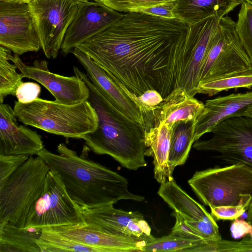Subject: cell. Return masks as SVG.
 Instances as JSON below:
<instances>
[{
  "mask_svg": "<svg viewBox=\"0 0 252 252\" xmlns=\"http://www.w3.org/2000/svg\"><path fill=\"white\" fill-rule=\"evenodd\" d=\"M188 28L178 19L128 12L76 47L141 106L137 97L147 90L164 98L176 88Z\"/></svg>",
  "mask_w": 252,
  "mask_h": 252,
  "instance_id": "cell-1",
  "label": "cell"
},
{
  "mask_svg": "<svg viewBox=\"0 0 252 252\" xmlns=\"http://www.w3.org/2000/svg\"><path fill=\"white\" fill-rule=\"evenodd\" d=\"M90 150L85 144L78 155L61 143L57 147L58 154L44 148L37 156L58 173L68 194L80 209L114 204L124 199L144 201V196L129 191L126 178L90 159Z\"/></svg>",
  "mask_w": 252,
  "mask_h": 252,
  "instance_id": "cell-2",
  "label": "cell"
},
{
  "mask_svg": "<svg viewBox=\"0 0 252 252\" xmlns=\"http://www.w3.org/2000/svg\"><path fill=\"white\" fill-rule=\"evenodd\" d=\"M75 75L86 83L89 90L88 101L95 109L98 125L93 132L82 136L91 150L107 155L123 167L132 170L146 166L145 129L139 124L118 115L100 94L87 75L73 66Z\"/></svg>",
  "mask_w": 252,
  "mask_h": 252,
  "instance_id": "cell-3",
  "label": "cell"
},
{
  "mask_svg": "<svg viewBox=\"0 0 252 252\" xmlns=\"http://www.w3.org/2000/svg\"><path fill=\"white\" fill-rule=\"evenodd\" d=\"M13 110L24 124L66 138L80 139L98 125L96 113L88 100L65 104L38 97L27 103L16 101Z\"/></svg>",
  "mask_w": 252,
  "mask_h": 252,
  "instance_id": "cell-4",
  "label": "cell"
},
{
  "mask_svg": "<svg viewBox=\"0 0 252 252\" xmlns=\"http://www.w3.org/2000/svg\"><path fill=\"white\" fill-rule=\"evenodd\" d=\"M50 170L41 157L31 156L0 187V223L25 227L28 215L43 192Z\"/></svg>",
  "mask_w": 252,
  "mask_h": 252,
  "instance_id": "cell-5",
  "label": "cell"
},
{
  "mask_svg": "<svg viewBox=\"0 0 252 252\" xmlns=\"http://www.w3.org/2000/svg\"><path fill=\"white\" fill-rule=\"evenodd\" d=\"M188 183L210 208L220 206L248 207L252 202V168L241 164L196 171Z\"/></svg>",
  "mask_w": 252,
  "mask_h": 252,
  "instance_id": "cell-6",
  "label": "cell"
},
{
  "mask_svg": "<svg viewBox=\"0 0 252 252\" xmlns=\"http://www.w3.org/2000/svg\"><path fill=\"white\" fill-rule=\"evenodd\" d=\"M251 71L252 64L237 34L235 22L230 17L225 16L220 19L210 43L199 81Z\"/></svg>",
  "mask_w": 252,
  "mask_h": 252,
  "instance_id": "cell-7",
  "label": "cell"
},
{
  "mask_svg": "<svg viewBox=\"0 0 252 252\" xmlns=\"http://www.w3.org/2000/svg\"><path fill=\"white\" fill-rule=\"evenodd\" d=\"M86 224L79 207L68 194L58 173L48 172L41 196L28 215L25 228Z\"/></svg>",
  "mask_w": 252,
  "mask_h": 252,
  "instance_id": "cell-8",
  "label": "cell"
},
{
  "mask_svg": "<svg viewBox=\"0 0 252 252\" xmlns=\"http://www.w3.org/2000/svg\"><path fill=\"white\" fill-rule=\"evenodd\" d=\"M211 132L210 139L196 141L193 147L217 153V158L228 164L252 168V118L243 116L228 118L215 126Z\"/></svg>",
  "mask_w": 252,
  "mask_h": 252,
  "instance_id": "cell-9",
  "label": "cell"
},
{
  "mask_svg": "<svg viewBox=\"0 0 252 252\" xmlns=\"http://www.w3.org/2000/svg\"><path fill=\"white\" fill-rule=\"evenodd\" d=\"M82 0L29 1L41 48L48 59L59 55L66 31Z\"/></svg>",
  "mask_w": 252,
  "mask_h": 252,
  "instance_id": "cell-10",
  "label": "cell"
},
{
  "mask_svg": "<svg viewBox=\"0 0 252 252\" xmlns=\"http://www.w3.org/2000/svg\"><path fill=\"white\" fill-rule=\"evenodd\" d=\"M0 45L19 55L41 48L29 1L0 0Z\"/></svg>",
  "mask_w": 252,
  "mask_h": 252,
  "instance_id": "cell-11",
  "label": "cell"
},
{
  "mask_svg": "<svg viewBox=\"0 0 252 252\" xmlns=\"http://www.w3.org/2000/svg\"><path fill=\"white\" fill-rule=\"evenodd\" d=\"M220 19L213 16L188 26L176 88H182L191 96L197 94L201 68Z\"/></svg>",
  "mask_w": 252,
  "mask_h": 252,
  "instance_id": "cell-12",
  "label": "cell"
},
{
  "mask_svg": "<svg viewBox=\"0 0 252 252\" xmlns=\"http://www.w3.org/2000/svg\"><path fill=\"white\" fill-rule=\"evenodd\" d=\"M84 67L88 77L113 110L123 118L146 128L144 109L87 54L77 48L71 52Z\"/></svg>",
  "mask_w": 252,
  "mask_h": 252,
  "instance_id": "cell-13",
  "label": "cell"
},
{
  "mask_svg": "<svg viewBox=\"0 0 252 252\" xmlns=\"http://www.w3.org/2000/svg\"><path fill=\"white\" fill-rule=\"evenodd\" d=\"M10 61L23 77L39 83L49 91L58 102L74 104L88 99L89 90L86 83L76 75L67 77L50 72L48 62L45 60H35L32 65H27L16 54L10 55Z\"/></svg>",
  "mask_w": 252,
  "mask_h": 252,
  "instance_id": "cell-14",
  "label": "cell"
},
{
  "mask_svg": "<svg viewBox=\"0 0 252 252\" xmlns=\"http://www.w3.org/2000/svg\"><path fill=\"white\" fill-rule=\"evenodd\" d=\"M80 210L86 224L103 232L133 237L147 243L155 238L143 215L138 211L116 209L113 204Z\"/></svg>",
  "mask_w": 252,
  "mask_h": 252,
  "instance_id": "cell-15",
  "label": "cell"
},
{
  "mask_svg": "<svg viewBox=\"0 0 252 252\" xmlns=\"http://www.w3.org/2000/svg\"><path fill=\"white\" fill-rule=\"evenodd\" d=\"M124 14L99 1L83 0L66 31L61 47L62 54L66 56L77 46L104 30Z\"/></svg>",
  "mask_w": 252,
  "mask_h": 252,
  "instance_id": "cell-16",
  "label": "cell"
},
{
  "mask_svg": "<svg viewBox=\"0 0 252 252\" xmlns=\"http://www.w3.org/2000/svg\"><path fill=\"white\" fill-rule=\"evenodd\" d=\"M14 110L0 104V155H37L44 147L35 131L19 125Z\"/></svg>",
  "mask_w": 252,
  "mask_h": 252,
  "instance_id": "cell-17",
  "label": "cell"
},
{
  "mask_svg": "<svg viewBox=\"0 0 252 252\" xmlns=\"http://www.w3.org/2000/svg\"><path fill=\"white\" fill-rule=\"evenodd\" d=\"M48 228L99 252H142L145 241L121 235L107 233L88 224L52 227Z\"/></svg>",
  "mask_w": 252,
  "mask_h": 252,
  "instance_id": "cell-18",
  "label": "cell"
},
{
  "mask_svg": "<svg viewBox=\"0 0 252 252\" xmlns=\"http://www.w3.org/2000/svg\"><path fill=\"white\" fill-rule=\"evenodd\" d=\"M204 110V103L184 89H174L151 111L152 126L166 124L172 126L179 121H197Z\"/></svg>",
  "mask_w": 252,
  "mask_h": 252,
  "instance_id": "cell-19",
  "label": "cell"
},
{
  "mask_svg": "<svg viewBox=\"0 0 252 252\" xmlns=\"http://www.w3.org/2000/svg\"><path fill=\"white\" fill-rule=\"evenodd\" d=\"M252 104V91L207 100L204 110L195 124V141L211 132L213 127L220 122L234 117Z\"/></svg>",
  "mask_w": 252,
  "mask_h": 252,
  "instance_id": "cell-20",
  "label": "cell"
},
{
  "mask_svg": "<svg viewBox=\"0 0 252 252\" xmlns=\"http://www.w3.org/2000/svg\"><path fill=\"white\" fill-rule=\"evenodd\" d=\"M172 127L160 124L145 131V155L153 158L154 178L160 184L173 178L168 165Z\"/></svg>",
  "mask_w": 252,
  "mask_h": 252,
  "instance_id": "cell-21",
  "label": "cell"
},
{
  "mask_svg": "<svg viewBox=\"0 0 252 252\" xmlns=\"http://www.w3.org/2000/svg\"><path fill=\"white\" fill-rule=\"evenodd\" d=\"M242 0H178L173 13L176 19L188 26L209 17L220 18L241 5Z\"/></svg>",
  "mask_w": 252,
  "mask_h": 252,
  "instance_id": "cell-22",
  "label": "cell"
},
{
  "mask_svg": "<svg viewBox=\"0 0 252 252\" xmlns=\"http://www.w3.org/2000/svg\"><path fill=\"white\" fill-rule=\"evenodd\" d=\"M158 194L174 212L186 220L216 221L205 207L191 197L173 178L160 184Z\"/></svg>",
  "mask_w": 252,
  "mask_h": 252,
  "instance_id": "cell-23",
  "label": "cell"
},
{
  "mask_svg": "<svg viewBox=\"0 0 252 252\" xmlns=\"http://www.w3.org/2000/svg\"><path fill=\"white\" fill-rule=\"evenodd\" d=\"M42 230L0 223V252H41L37 242Z\"/></svg>",
  "mask_w": 252,
  "mask_h": 252,
  "instance_id": "cell-24",
  "label": "cell"
},
{
  "mask_svg": "<svg viewBox=\"0 0 252 252\" xmlns=\"http://www.w3.org/2000/svg\"><path fill=\"white\" fill-rule=\"evenodd\" d=\"M194 121H179L172 127L168 165L173 175L175 168L186 162L195 141Z\"/></svg>",
  "mask_w": 252,
  "mask_h": 252,
  "instance_id": "cell-25",
  "label": "cell"
},
{
  "mask_svg": "<svg viewBox=\"0 0 252 252\" xmlns=\"http://www.w3.org/2000/svg\"><path fill=\"white\" fill-rule=\"evenodd\" d=\"M37 243L41 252H99L95 248L78 243L48 228L42 229Z\"/></svg>",
  "mask_w": 252,
  "mask_h": 252,
  "instance_id": "cell-26",
  "label": "cell"
},
{
  "mask_svg": "<svg viewBox=\"0 0 252 252\" xmlns=\"http://www.w3.org/2000/svg\"><path fill=\"white\" fill-rule=\"evenodd\" d=\"M11 51L0 45V103L8 95H15L19 86L23 82L21 73L14 64L10 63Z\"/></svg>",
  "mask_w": 252,
  "mask_h": 252,
  "instance_id": "cell-27",
  "label": "cell"
},
{
  "mask_svg": "<svg viewBox=\"0 0 252 252\" xmlns=\"http://www.w3.org/2000/svg\"><path fill=\"white\" fill-rule=\"evenodd\" d=\"M252 87V71L235 75L220 78L213 80L200 82L197 94L212 96L223 91L241 88Z\"/></svg>",
  "mask_w": 252,
  "mask_h": 252,
  "instance_id": "cell-28",
  "label": "cell"
},
{
  "mask_svg": "<svg viewBox=\"0 0 252 252\" xmlns=\"http://www.w3.org/2000/svg\"><path fill=\"white\" fill-rule=\"evenodd\" d=\"M203 240L186 238L171 232L167 236L155 238L147 243L142 252H189L200 245Z\"/></svg>",
  "mask_w": 252,
  "mask_h": 252,
  "instance_id": "cell-29",
  "label": "cell"
},
{
  "mask_svg": "<svg viewBox=\"0 0 252 252\" xmlns=\"http://www.w3.org/2000/svg\"><path fill=\"white\" fill-rule=\"evenodd\" d=\"M235 30L252 64V5L246 1L241 4Z\"/></svg>",
  "mask_w": 252,
  "mask_h": 252,
  "instance_id": "cell-30",
  "label": "cell"
},
{
  "mask_svg": "<svg viewBox=\"0 0 252 252\" xmlns=\"http://www.w3.org/2000/svg\"><path fill=\"white\" fill-rule=\"evenodd\" d=\"M178 0H98L106 6L121 13L138 12L161 4L174 3Z\"/></svg>",
  "mask_w": 252,
  "mask_h": 252,
  "instance_id": "cell-31",
  "label": "cell"
},
{
  "mask_svg": "<svg viewBox=\"0 0 252 252\" xmlns=\"http://www.w3.org/2000/svg\"><path fill=\"white\" fill-rule=\"evenodd\" d=\"M247 221L252 226V202L248 207ZM216 248L218 252H252V235H247L239 242L221 239Z\"/></svg>",
  "mask_w": 252,
  "mask_h": 252,
  "instance_id": "cell-32",
  "label": "cell"
},
{
  "mask_svg": "<svg viewBox=\"0 0 252 252\" xmlns=\"http://www.w3.org/2000/svg\"><path fill=\"white\" fill-rule=\"evenodd\" d=\"M30 156L26 155H0V187Z\"/></svg>",
  "mask_w": 252,
  "mask_h": 252,
  "instance_id": "cell-33",
  "label": "cell"
},
{
  "mask_svg": "<svg viewBox=\"0 0 252 252\" xmlns=\"http://www.w3.org/2000/svg\"><path fill=\"white\" fill-rule=\"evenodd\" d=\"M247 208L246 205L218 206L210 208L211 214L217 220H234L241 216Z\"/></svg>",
  "mask_w": 252,
  "mask_h": 252,
  "instance_id": "cell-34",
  "label": "cell"
},
{
  "mask_svg": "<svg viewBox=\"0 0 252 252\" xmlns=\"http://www.w3.org/2000/svg\"><path fill=\"white\" fill-rule=\"evenodd\" d=\"M41 92L39 85L32 82H22L18 87L15 96L23 103L33 101L37 98Z\"/></svg>",
  "mask_w": 252,
  "mask_h": 252,
  "instance_id": "cell-35",
  "label": "cell"
},
{
  "mask_svg": "<svg viewBox=\"0 0 252 252\" xmlns=\"http://www.w3.org/2000/svg\"><path fill=\"white\" fill-rule=\"evenodd\" d=\"M175 223L172 229V233L189 239L204 241L199 233L187 222L182 215L175 212Z\"/></svg>",
  "mask_w": 252,
  "mask_h": 252,
  "instance_id": "cell-36",
  "label": "cell"
},
{
  "mask_svg": "<svg viewBox=\"0 0 252 252\" xmlns=\"http://www.w3.org/2000/svg\"><path fill=\"white\" fill-rule=\"evenodd\" d=\"M137 99L144 109L147 118L150 116L152 109L161 102L163 98L157 91L148 90L138 97Z\"/></svg>",
  "mask_w": 252,
  "mask_h": 252,
  "instance_id": "cell-37",
  "label": "cell"
},
{
  "mask_svg": "<svg viewBox=\"0 0 252 252\" xmlns=\"http://www.w3.org/2000/svg\"><path fill=\"white\" fill-rule=\"evenodd\" d=\"M174 3L159 5L150 8L142 9L137 12L155 15L168 19H176L173 13Z\"/></svg>",
  "mask_w": 252,
  "mask_h": 252,
  "instance_id": "cell-38",
  "label": "cell"
},
{
  "mask_svg": "<svg viewBox=\"0 0 252 252\" xmlns=\"http://www.w3.org/2000/svg\"><path fill=\"white\" fill-rule=\"evenodd\" d=\"M232 236L239 238L247 235H252V226L247 221L239 219L234 220L230 228Z\"/></svg>",
  "mask_w": 252,
  "mask_h": 252,
  "instance_id": "cell-39",
  "label": "cell"
},
{
  "mask_svg": "<svg viewBox=\"0 0 252 252\" xmlns=\"http://www.w3.org/2000/svg\"><path fill=\"white\" fill-rule=\"evenodd\" d=\"M246 116L252 119V104L248 105L235 116Z\"/></svg>",
  "mask_w": 252,
  "mask_h": 252,
  "instance_id": "cell-40",
  "label": "cell"
},
{
  "mask_svg": "<svg viewBox=\"0 0 252 252\" xmlns=\"http://www.w3.org/2000/svg\"><path fill=\"white\" fill-rule=\"evenodd\" d=\"M242 0L246 1L252 5V0Z\"/></svg>",
  "mask_w": 252,
  "mask_h": 252,
  "instance_id": "cell-41",
  "label": "cell"
},
{
  "mask_svg": "<svg viewBox=\"0 0 252 252\" xmlns=\"http://www.w3.org/2000/svg\"><path fill=\"white\" fill-rule=\"evenodd\" d=\"M20 0V1H29L31 0Z\"/></svg>",
  "mask_w": 252,
  "mask_h": 252,
  "instance_id": "cell-42",
  "label": "cell"
},
{
  "mask_svg": "<svg viewBox=\"0 0 252 252\" xmlns=\"http://www.w3.org/2000/svg\"><path fill=\"white\" fill-rule=\"evenodd\" d=\"M94 0L95 1H97L98 0Z\"/></svg>",
  "mask_w": 252,
  "mask_h": 252,
  "instance_id": "cell-43",
  "label": "cell"
},
{
  "mask_svg": "<svg viewBox=\"0 0 252 252\" xmlns=\"http://www.w3.org/2000/svg\"><path fill=\"white\" fill-rule=\"evenodd\" d=\"M201 245H202V244H201ZM196 248H197V247H196ZM196 248H195V249H196ZM195 250H194V252H195Z\"/></svg>",
  "mask_w": 252,
  "mask_h": 252,
  "instance_id": "cell-44",
  "label": "cell"
}]
</instances>
